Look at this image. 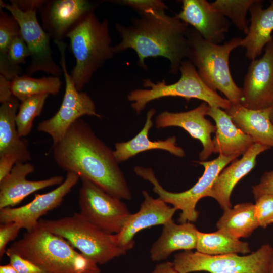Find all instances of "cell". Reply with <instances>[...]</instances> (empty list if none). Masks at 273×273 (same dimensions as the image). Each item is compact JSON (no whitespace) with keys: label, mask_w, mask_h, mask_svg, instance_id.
<instances>
[{"label":"cell","mask_w":273,"mask_h":273,"mask_svg":"<svg viewBox=\"0 0 273 273\" xmlns=\"http://www.w3.org/2000/svg\"><path fill=\"white\" fill-rule=\"evenodd\" d=\"M55 161L62 170L77 174L121 200H130L131 192L112 150L79 118L64 136L53 145Z\"/></svg>","instance_id":"obj_1"},{"label":"cell","mask_w":273,"mask_h":273,"mask_svg":"<svg viewBox=\"0 0 273 273\" xmlns=\"http://www.w3.org/2000/svg\"><path fill=\"white\" fill-rule=\"evenodd\" d=\"M115 27L121 40L113 46L115 54L132 49L138 57V64L147 68L145 60L149 57H162L170 62V72L178 73L183 61L187 59L189 26L176 16L165 12L140 15L127 26L116 23Z\"/></svg>","instance_id":"obj_2"},{"label":"cell","mask_w":273,"mask_h":273,"mask_svg":"<svg viewBox=\"0 0 273 273\" xmlns=\"http://www.w3.org/2000/svg\"><path fill=\"white\" fill-rule=\"evenodd\" d=\"M7 250L47 273H101L98 264L76 251L65 239L38 224Z\"/></svg>","instance_id":"obj_3"},{"label":"cell","mask_w":273,"mask_h":273,"mask_svg":"<svg viewBox=\"0 0 273 273\" xmlns=\"http://www.w3.org/2000/svg\"><path fill=\"white\" fill-rule=\"evenodd\" d=\"M187 37V59L195 66L202 80L211 89L222 93L232 105L240 104L242 89L232 76L229 57L234 49L240 47L242 38L234 37L222 44H216L205 39L191 27Z\"/></svg>","instance_id":"obj_4"},{"label":"cell","mask_w":273,"mask_h":273,"mask_svg":"<svg viewBox=\"0 0 273 273\" xmlns=\"http://www.w3.org/2000/svg\"><path fill=\"white\" fill-rule=\"evenodd\" d=\"M109 26L107 19L100 21L92 13L67 35L76 61L70 75L79 91L115 54Z\"/></svg>","instance_id":"obj_5"},{"label":"cell","mask_w":273,"mask_h":273,"mask_svg":"<svg viewBox=\"0 0 273 273\" xmlns=\"http://www.w3.org/2000/svg\"><path fill=\"white\" fill-rule=\"evenodd\" d=\"M179 71L180 77L174 83L168 84L165 80L154 82L146 79L143 80L146 88L135 89L129 92L128 100L135 113L140 114L152 101L169 97H181L187 100L196 99L206 103L210 107L224 110L230 108L231 103L204 82L195 66L188 59L183 61Z\"/></svg>","instance_id":"obj_6"},{"label":"cell","mask_w":273,"mask_h":273,"mask_svg":"<svg viewBox=\"0 0 273 273\" xmlns=\"http://www.w3.org/2000/svg\"><path fill=\"white\" fill-rule=\"evenodd\" d=\"M38 224L65 239L73 248L98 265L126 254L114 243L111 235L97 228L80 213L56 219H40Z\"/></svg>","instance_id":"obj_7"},{"label":"cell","mask_w":273,"mask_h":273,"mask_svg":"<svg viewBox=\"0 0 273 273\" xmlns=\"http://www.w3.org/2000/svg\"><path fill=\"white\" fill-rule=\"evenodd\" d=\"M237 158V156L219 155L218 157L210 161H197L204 167L203 175L192 187L178 193L169 192L164 189L151 168L135 166L133 171L137 175L153 185V191L159 198L181 211L178 218L180 223L193 222L196 221L199 217V212L196 209L197 203L202 198L207 197L221 170Z\"/></svg>","instance_id":"obj_8"},{"label":"cell","mask_w":273,"mask_h":273,"mask_svg":"<svg viewBox=\"0 0 273 273\" xmlns=\"http://www.w3.org/2000/svg\"><path fill=\"white\" fill-rule=\"evenodd\" d=\"M272 247L263 245L246 255H209L197 251H184L174 255L173 264L178 273H268Z\"/></svg>","instance_id":"obj_9"},{"label":"cell","mask_w":273,"mask_h":273,"mask_svg":"<svg viewBox=\"0 0 273 273\" xmlns=\"http://www.w3.org/2000/svg\"><path fill=\"white\" fill-rule=\"evenodd\" d=\"M54 43L60 54V65L65 82V93L61 105L56 114L41 122L37 126L38 131L51 136L53 145L60 141L70 126L81 116L102 117V115L97 112L94 101L87 94L77 89L67 71L65 59L66 44L60 40H55Z\"/></svg>","instance_id":"obj_10"},{"label":"cell","mask_w":273,"mask_h":273,"mask_svg":"<svg viewBox=\"0 0 273 273\" xmlns=\"http://www.w3.org/2000/svg\"><path fill=\"white\" fill-rule=\"evenodd\" d=\"M78 204L80 214L102 232L119 233L130 213L122 200L107 193L93 182L80 178Z\"/></svg>","instance_id":"obj_11"},{"label":"cell","mask_w":273,"mask_h":273,"mask_svg":"<svg viewBox=\"0 0 273 273\" xmlns=\"http://www.w3.org/2000/svg\"><path fill=\"white\" fill-rule=\"evenodd\" d=\"M0 6L8 11L19 24L21 35L28 49L30 63L26 71L29 75L43 72L52 76L63 74L61 66L54 61L50 47L51 36L38 22L36 11L23 12L13 3L5 4L0 1Z\"/></svg>","instance_id":"obj_12"},{"label":"cell","mask_w":273,"mask_h":273,"mask_svg":"<svg viewBox=\"0 0 273 273\" xmlns=\"http://www.w3.org/2000/svg\"><path fill=\"white\" fill-rule=\"evenodd\" d=\"M79 178L75 173L67 172L64 181L53 190L35 194L31 202L23 206L0 209L1 223L15 222L26 231L32 230L37 226L41 216L61 204Z\"/></svg>","instance_id":"obj_13"},{"label":"cell","mask_w":273,"mask_h":273,"mask_svg":"<svg viewBox=\"0 0 273 273\" xmlns=\"http://www.w3.org/2000/svg\"><path fill=\"white\" fill-rule=\"evenodd\" d=\"M101 2L88 0L46 1L39 12L42 27L54 40L62 41Z\"/></svg>","instance_id":"obj_14"},{"label":"cell","mask_w":273,"mask_h":273,"mask_svg":"<svg viewBox=\"0 0 273 273\" xmlns=\"http://www.w3.org/2000/svg\"><path fill=\"white\" fill-rule=\"evenodd\" d=\"M142 195L143 201L139 211L130 213L119 233L111 235L114 243L126 252L134 247L137 233L148 228L163 225L172 219L177 211L160 198H153L146 190L142 191Z\"/></svg>","instance_id":"obj_15"},{"label":"cell","mask_w":273,"mask_h":273,"mask_svg":"<svg viewBox=\"0 0 273 273\" xmlns=\"http://www.w3.org/2000/svg\"><path fill=\"white\" fill-rule=\"evenodd\" d=\"M241 105L251 109L273 105V39L262 56L251 61L244 77Z\"/></svg>","instance_id":"obj_16"},{"label":"cell","mask_w":273,"mask_h":273,"mask_svg":"<svg viewBox=\"0 0 273 273\" xmlns=\"http://www.w3.org/2000/svg\"><path fill=\"white\" fill-rule=\"evenodd\" d=\"M209 105L203 102L196 108L185 112L163 111L156 117L157 128L179 127L186 130L191 137L199 140L202 145L199 153L200 161L207 160L214 153V143L211 134L215 133L216 127L205 118Z\"/></svg>","instance_id":"obj_17"},{"label":"cell","mask_w":273,"mask_h":273,"mask_svg":"<svg viewBox=\"0 0 273 273\" xmlns=\"http://www.w3.org/2000/svg\"><path fill=\"white\" fill-rule=\"evenodd\" d=\"M176 17L193 27L205 39L216 44L222 42L231 25L229 20L206 0H183Z\"/></svg>","instance_id":"obj_18"},{"label":"cell","mask_w":273,"mask_h":273,"mask_svg":"<svg viewBox=\"0 0 273 273\" xmlns=\"http://www.w3.org/2000/svg\"><path fill=\"white\" fill-rule=\"evenodd\" d=\"M34 170V165L30 163H17L0 180V209L14 207L29 195L47 187L59 186L65 179L56 175L39 180H28L27 176Z\"/></svg>","instance_id":"obj_19"},{"label":"cell","mask_w":273,"mask_h":273,"mask_svg":"<svg viewBox=\"0 0 273 273\" xmlns=\"http://www.w3.org/2000/svg\"><path fill=\"white\" fill-rule=\"evenodd\" d=\"M269 149L261 144H253L240 159L235 160L221 170L207 197L215 199L223 211L232 208L231 196L235 186L254 168L257 156Z\"/></svg>","instance_id":"obj_20"},{"label":"cell","mask_w":273,"mask_h":273,"mask_svg":"<svg viewBox=\"0 0 273 273\" xmlns=\"http://www.w3.org/2000/svg\"><path fill=\"white\" fill-rule=\"evenodd\" d=\"M20 104L13 96L0 106V160L14 165L31 159L28 141L20 137L17 129L16 116Z\"/></svg>","instance_id":"obj_21"},{"label":"cell","mask_w":273,"mask_h":273,"mask_svg":"<svg viewBox=\"0 0 273 273\" xmlns=\"http://www.w3.org/2000/svg\"><path fill=\"white\" fill-rule=\"evenodd\" d=\"M207 115L214 120L216 127L215 136L213 139L214 153L238 157L254 143L250 136L235 125L225 110L209 106Z\"/></svg>","instance_id":"obj_22"},{"label":"cell","mask_w":273,"mask_h":273,"mask_svg":"<svg viewBox=\"0 0 273 273\" xmlns=\"http://www.w3.org/2000/svg\"><path fill=\"white\" fill-rule=\"evenodd\" d=\"M198 230L190 222L176 224L171 219L163 225L159 238L153 243L150 251L153 261L166 259L173 252L196 249Z\"/></svg>","instance_id":"obj_23"},{"label":"cell","mask_w":273,"mask_h":273,"mask_svg":"<svg viewBox=\"0 0 273 273\" xmlns=\"http://www.w3.org/2000/svg\"><path fill=\"white\" fill-rule=\"evenodd\" d=\"M156 110L150 109L147 113L146 122L142 130L132 139L114 144V157L118 163L125 161L139 153L150 150H162L168 151L177 157H183L185 153L183 148L176 144V138L170 136L165 140L151 141L149 132L153 126V118Z\"/></svg>","instance_id":"obj_24"},{"label":"cell","mask_w":273,"mask_h":273,"mask_svg":"<svg viewBox=\"0 0 273 273\" xmlns=\"http://www.w3.org/2000/svg\"><path fill=\"white\" fill-rule=\"evenodd\" d=\"M249 12L250 24L240 47L245 49L246 57L252 61L261 55L266 45L273 39V1L264 9L261 1L255 0Z\"/></svg>","instance_id":"obj_25"},{"label":"cell","mask_w":273,"mask_h":273,"mask_svg":"<svg viewBox=\"0 0 273 273\" xmlns=\"http://www.w3.org/2000/svg\"><path fill=\"white\" fill-rule=\"evenodd\" d=\"M271 107L251 109L241 104L232 105L225 111L231 116L235 125L254 143L273 148V124L270 120Z\"/></svg>","instance_id":"obj_26"},{"label":"cell","mask_w":273,"mask_h":273,"mask_svg":"<svg viewBox=\"0 0 273 273\" xmlns=\"http://www.w3.org/2000/svg\"><path fill=\"white\" fill-rule=\"evenodd\" d=\"M216 226L218 230L239 239L250 236L259 227L254 204L242 203L224 210Z\"/></svg>","instance_id":"obj_27"},{"label":"cell","mask_w":273,"mask_h":273,"mask_svg":"<svg viewBox=\"0 0 273 273\" xmlns=\"http://www.w3.org/2000/svg\"><path fill=\"white\" fill-rule=\"evenodd\" d=\"M196 251L209 255L226 254H247L251 250L247 242L240 241L222 231H198Z\"/></svg>","instance_id":"obj_28"},{"label":"cell","mask_w":273,"mask_h":273,"mask_svg":"<svg viewBox=\"0 0 273 273\" xmlns=\"http://www.w3.org/2000/svg\"><path fill=\"white\" fill-rule=\"evenodd\" d=\"M61 86L60 78L56 76L36 78L27 75H18L11 80L13 96L20 101L36 95H56Z\"/></svg>","instance_id":"obj_29"},{"label":"cell","mask_w":273,"mask_h":273,"mask_svg":"<svg viewBox=\"0 0 273 273\" xmlns=\"http://www.w3.org/2000/svg\"><path fill=\"white\" fill-rule=\"evenodd\" d=\"M49 95L33 96L21 101L16 116L17 131L20 138L31 132L34 119L39 116Z\"/></svg>","instance_id":"obj_30"},{"label":"cell","mask_w":273,"mask_h":273,"mask_svg":"<svg viewBox=\"0 0 273 273\" xmlns=\"http://www.w3.org/2000/svg\"><path fill=\"white\" fill-rule=\"evenodd\" d=\"M255 0H216L212 7L230 19L237 28L246 34L248 31L247 15Z\"/></svg>","instance_id":"obj_31"},{"label":"cell","mask_w":273,"mask_h":273,"mask_svg":"<svg viewBox=\"0 0 273 273\" xmlns=\"http://www.w3.org/2000/svg\"><path fill=\"white\" fill-rule=\"evenodd\" d=\"M29 56L28 49L22 35L16 37L9 47L5 60L0 63L1 74L11 81L21 74V65L25 63Z\"/></svg>","instance_id":"obj_32"},{"label":"cell","mask_w":273,"mask_h":273,"mask_svg":"<svg viewBox=\"0 0 273 273\" xmlns=\"http://www.w3.org/2000/svg\"><path fill=\"white\" fill-rule=\"evenodd\" d=\"M21 35L20 27L16 19L0 6V63L5 60L13 40Z\"/></svg>","instance_id":"obj_33"},{"label":"cell","mask_w":273,"mask_h":273,"mask_svg":"<svg viewBox=\"0 0 273 273\" xmlns=\"http://www.w3.org/2000/svg\"><path fill=\"white\" fill-rule=\"evenodd\" d=\"M112 3L130 7L140 15L165 12L167 5L159 0H118Z\"/></svg>","instance_id":"obj_34"},{"label":"cell","mask_w":273,"mask_h":273,"mask_svg":"<svg viewBox=\"0 0 273 273\" xmlns=\"http://www.w3.org/2000/svg\"><path fill=\"white\" fill-rule=\"evenodd\" d=\"M255 201V211L259 225L265 228L273 223V195H264Z\"/></svg>","instance_id":"obj_35"},{"label":"cell","mask_w":273,"mask_h":273,"mask_svg":"<svg viewBox=\"0 0 273 273\" xmlns=\"http://www.w3.org/2000/svg\"><path fill=\"white\" fill-rule=\"evenodd\" d=\"M5 254L9 259V263L18 273H47L30 260L13 252L6 250Z\"/></svg>","instance_id":"obj_36"},{"label":"cell","mask_w":273,"mask_h":273,"mask_svg":"<svg viewBox=\"0 0 273 273\" xmlns=\"http://www.w3.org/2000/svg\"><path fill=\"white\" fill-rule=\"evenodd\" d=\"M21 228L15 222L1 223L0 225V258L5 254L8 244L18 236Z\"/></svg>","instance_id":"obj_37"},{"label":"cell","mask_w":273,"mask_h":273,"mask_svg":"<svg viewBox=\"0 0 273 273\" xmlns=\"http://www.w3.org/2000/svg\"><path fill=\"white\" fill-rule=\"evenodd\" d=\"M252 191L255 200L264 195H273V170L265 172Z\"/></svg>","instance_id":"obj_38"},{"label":"cell","mask_w":273,"mask_h":273,"mask_svg":"<svg viewBox=\"0 0 273 273\" xmlns=\"http://www.w3.org/2000/svg\"><path fill=\"white\" fill-rule=\"evenodd\" d=\"M46 0H10L20 10L23 12L39 11Z\"/></svg>","instance_id":"obj_39"},{"label":"cell","mask_w":273,"mask_h":273,"mask_svg":"<svg viewBox=\"0 0 273 273\" xmlns=\"http://www.w3.org/2000/svg\"><path fill=\"white\" fill-rule=\"evenodd\" d=\"M13 96L11 81L0 74V102L3 103Z\"/></svg>","instance_id":"obj_40"},{"label":"cell","mask_w":273,"mask_h":273,"mask_svg":"<svg viewBox=\"0 0 273 273\" xmlns=\"http://www.w3.org/2000/svg\"><path fill=\"white\" fill-rule=\"evenodd\" d=\"M151 273H178L175 269L173 262H163L157 264Z\"/></svg>","instance_id":"obj_41"},{"label":"cell","mask_w":273,"mask_h":273,"mask_svg":"<svg viewBox=\"0 0 273 273\" xmlns=\"http://www.w3.org/2000/svg\"><path fill=\"white\" fill-rule=\"evenodd\" d=\"M0 273H18L15 268L10 263L0 266Z\"/></svg>","instance_id":"obj_42"},{"label":"cell","mask_w":273,"mask_h":273,"mask_svg":"<svg viewBox=\"0 0 273 273\" xmlns=\"http://www.w3.org/2000/svg\"><path fill=\"white\" fill-rule=\"evenodd\" d=\"M268 273H273V246H272V250L271 259Z\"/></svg>","instance_id":"obj_43"},{"label":"cell","mask_w":273,"mask_h":273,"mask_svg":"<svg viewBox=\"0 0 273 273\" xmlns=\"http://www.w3.org/2000/svg\"><path fill=\"white\" fill-rule=\"evenodd\" d=\"M270 120L273 124V105L271 107L270 110Z\"/></svg>","instance_id":"obj_44"}]
</instances>
